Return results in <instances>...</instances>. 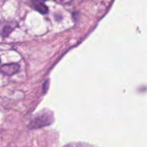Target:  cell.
<instances>
[{"label":"cell","instance_id":"cell-1","mask_svg":"<svg viewBox=\"0 0 147 147\" xmlns=\"http://www.w3.org/2000/svg\"><path fill=\"white\" fill-rule=\"evenodd\" d=\"M53 116L51 112H45L40 113L35 118L32 120L30 123V129H38L43 126H48L53 123Z\"/></svg>","mask_w":147,"mask_h":147},{"label":"cell","instance_id":"cell-2","mask_svg":"<svg viewBox=\"0 0 147 147\" xmlns=\"http://www.w3.org/2000/svg\"><path fill=\"white\" fill-rule=\"evenodd\" d=\"M19 69H20V66L17 64H14V63L6 64L1 66V67H0V72L2 73L3 74L6 75V76H10L15 74L16 73H17Z\"/></svg>","mask_w":147,"mask_h":147},{"label":"cell","instance_id":"cell-3","mask_svg":"<svg viewBox=\"0 0 147 147\" xmlns=\"http://www.w3.org/2000/svg\"><path fill=\"white\" fill-rule=\"evenodd\" d=\"M31 4L33 8L40 14H46L48 11L47 6L45 4V0H31Z\"/></svg>","mask_w":147,"mask_h":147},{"label":"cell","instance_id":"cell-4","mask_svg":"<svg viewBox=\"0 0 147 147\" xmlns=\"http://www.w3.org/2000/svg\"><path fill=\"white\" fill-rule=\"evenodd\" d=\"M12 31V28L10 26H5L3 28L2 32H1V35H2L3 37H7L11 33Z\"/></svg>","mask_w":147,"mask_h":147},{"label":"cell","instance_id":"cell-5","mask_svg":"<svg viewBox=\"0 0 147 147\" xmlns=\"http://www.w3.org/2000/svg\"><path fill=\"white\" fill-rule=\"evenodd\" d=\"M48 80H47V81L46 82V83H44V85H43V91H44L45 93V90H47V86H48Z\"/></svg>","mask_w":147,"mask_h":147},{"label":"cell","instance_id":"cell-6","mask_svg":"<svg viewBox=\"0 0 147 147\" xmlns=\"http://www.w3.org/2000/svg\"><path fill=\"white\" fill-rule=\"evenodd\" d=\"M55 1H59V2H61V1H64V0H55Z\"/></svg>","mask_w":147,"mask_h":147},{"label":"cell","instance_id":"cell-7","mask_svg":"<svg viewBox=\"0 0 147 147\" xmlns=\"http://www.w3.org/2000/svg\"><path fill=\"white\" fill-rule=\"evenodd\" d=\"M0 67H1V61H0Z\"/></svg>","mask_w":147,"mask_h":147}]
</instances>
